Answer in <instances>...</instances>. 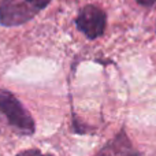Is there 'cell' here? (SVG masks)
<instances>
[{
    "mask_svg": "<svg viewBox=\"0 0 156 156\" xmlns=\"http://www.w3.org/2000/svg\"><path fill=\"white\" fill-rule=\"evenodd\" d=\"M0 114L5 116L8 125L22 136H33L36 132L34 119L22 103L11 92L0 89Z\"/></svg>",
    "mask_w": 156,
    "mask_h": 156,
    "instance_id": "obj_1",
    "label": "cell"
},
{
    "mask_svg": "<svg viewBox=\"0 0 156 156\" xmlns=\"http://www.w3.org/2000/svg\"><path fill=\"white\" fill-rule=\"evenodd\" d=\"M51 0H0V23L3 26H18L30 21Z\"/></svg>",
    "mask_w": 156,
    "mask_h": 156,
    "instance_id": "obj_2",
    "label": "cell"
},
{
    "mask_svg": "<svg viewBox=\"0 0 156 156\" xmlns=\"http://www.w3.org/2000/svg\"><path fill=\"white\" fill-rule=\"evenodd\" d=\"M105 23H107V16L101 8L96 5H86L80 11L76 25L89 40L100 37L104 33Z\"/></svg>",
    "mask_w": 156,
    "mask_h": 156,
    "instance_id": "obj_3",
    "label": "cell"
},
{
    "mask_svg": "<svg viewBox=\"0 0 156 156\" xmlns=\"http://www.w3.org/2000/svg\"><path fill=\"white\" fill-rule=\"evenodd\" d=\"M93 156H140V152L133 147L125 129H121Z\"/></svg>",
    "mask_w": 156,
    "mask_h": 156,
    "instance_id": "obj_4",
    "label": "cell"
},
{
    "mask_svg": "<svg viewBox=\"0 0 156 156\" xmlns=\"http://www.w3.org/2000/svg\"><path fill=\"white\" fill-rule=\"evenodd\" d=\"M16 156H55V155L43 154V152L37 148H30V149H23V151H21Z\"/></svg>",
    "mask_w": 156,
    "mask_h": 156,
    "instance_id": "obj_5",
    "label": "cell"
},
{
    "mask_svg": "<svg viewBox=\"0 0 156 156\" xmlns=\"http://www.w3.org/2000/svg\"><path fill=\"white\" fill-rule=\"evenodd\" d=\"M140 4L143 5H147V7H151V5H154L156 3V0H137Z\"/></svg>",
    "mask_w": 156,
    "mask_h": 156,
    "instance_id": "obj_6",
    "label": "cell"
}]
</instances>
